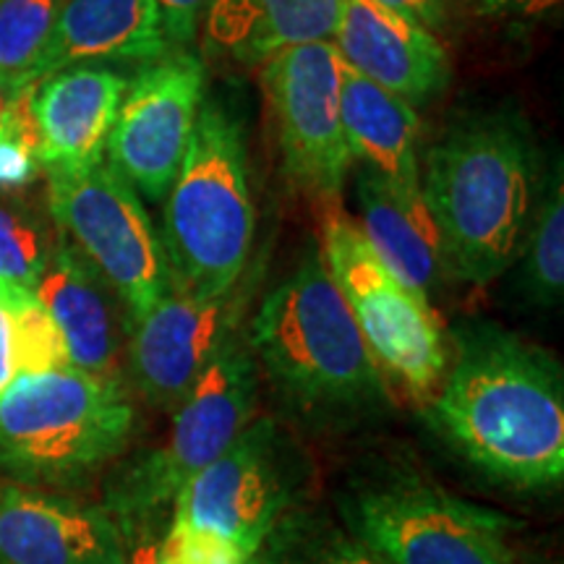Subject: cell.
Instances as JSON below:
<instances>
[{
	"label": "cell",
	"instance_id": "cell-25",
	"mask_svg": "<svg viewBox=\"0 0 564 564\" xmlns=\"http://www.w3.org/2000/svg\"><path fill=\"white\" fill-rule=\"evenodd\" d=\"M11 295L19 335V373H40L58 369V366H70L66 343L37 293L13 285Z\"/></svg>",
	"mask_w": 564,
	"mask_h": 564
},
{
	"label": "cell",
	"instance_id": "cell-27",
	"mask_svg": "<svg viewBox=\"0 0 564 564\" xmlns=\"http://www.w3.org/2000/svg\"><path fill=\"white\" fill-rule=\"evenodd\" d=\"M251 560L249 552L223 535L178 520H171L158 544V564H249Z\"/></svg>",
	"mask_w": 564,
	"mask_h": 564
},
{
	"label": "cell",
	"instance_id": "cell-4",
	"mask_svg": "<svg viewBox=\"0 0 564 564\" xmlns=\"http://www.w3.org/2000/svg\"><path fill=\"white\" fill-rule=\"evenodd\" d=\"M133 426L121 379L76 366L19 373L0 394V468L21 484L76 489L123 455Z\"/></svg>",
	"mask_w": 564,
	"mask_h": 564
},
{
	"label": "cell",
	"instance_id": "cell-18",
	"mask_svg": "<svg viewBox=\"0 0 564 564\" xmlns=\"http://www.w3.org/2000/svg\"><path fill=\"white\" fill-rule=\"evenodd\" d=\"M167 53L154 0H66L32 84L70 66L152 63Z\"/></svg>",
	"mask_w": 564,
	"mask_h": 564
},
{
	"label": "cell",
	"instance_id": "cell-34",
	"mask_svg": "<svg viewBox=\"0 0 564 564\" xmlns=\"http://www.w3.org/2000/svg\"><path fill=\"white\" fill-rule=\"evenodd\" d=\"M19 89H13L11 84H6L3 79H0V118H3V112L9 110V105L13 100V95H17Z\"/></svg>",
	"mask_w": 564,
	"mask_h": 564
},
{
	"label": "cell",
	"instance_id": "cell-16",
	"mask_svg": "<svg viewBox=\"0 0 564 564\" xmlns=\"http://www.w3.org/2000/svg\"><path fill=\"white\" fill-rule=\"evenodd\" d=\"M34 293L66 343L68 364L97 377L118 379L131 316L110 282L63 236L53 243Z\"/></svg>",
	"mask_w": 564,
	"mask_h": 564
},
{
	"label": "cell",
	"instance_id": "cell-20",
	"mask_svg": "<svg viewBox=\"0 0 564 564\" xmlns=\"http://www.w3.org/2000/svg\"><path fill=\"white\" fill-rule=\"evenodd\" d=\"M340 116L352 160L403 192H419V131L413 105L343 63Z\"/></svg>",
	"mask_w": 564,
	"mask_h": 564
},
{
	"label": "cell",
	"instance_id": "cell-9",
	"mask_svg": "<svg viewBox=\"0 0 564 564\" xmlns=\"http://www.w3.org/2000/svg\"><path fill=\"white\" fill-rule=\"evenodd\" d=\"M352 539L387 564H512V520L413 474L358 486L343 502Z\"/></svg>",
	"mask_w": 564,
	"mask_h": 564
},
{
	"label": "cell",
	"instance_id": "cell-32",
	"mask_svg": "<svg viewBox=\"0 0 564 564\" xmlns=\"http://www.w3.org/2000/svg\"><path fill=\"white\" fill-rule=\"evenodd\" d=\"M377 3L429 32L442 30L449 11V0H377Z\"/></svg>",
	"mask_w": 564,
	"mask_h": 564
},
{
	"label": "cell",
	"instance_id": "cell-15",
	"mask_svg": "<svg viewBox=\"0 0 564 564\" xmlns=\"http://www.w3.org/2000/svg\"><path fill=\"white\" fill-rule=\"evenodd\" d=\"M333 45L345 66L408 105L432 100L449 84V55L434 32L377 0H340Z\"/></svg>",
	"mask_w": 564,
	"mask_h": 564
},
{
	"label": "cell",
	"instance_id": "cell-24",
	"mask_svg": "<svg viewBox=\"0 0 564 564\" xmlns=\"http://www.w3.org/2000/svg\"><path fill=\"white\" fill-rule=\"evenodd\" d=\"M53 243L26 209L0 199V280L34 291Z\"/></svg>",
	"mask_w": 564,
	"mask_h": 564
},
{
	"label": "cell",
	"instance_id": "cell-33",
	"mask_svg": "<svg viewBox=\"0 0 564 564\" xmlns=\"http://www.w3.org/2000/svg\"><path fill=\"white\" fill-rule=\"evenodd\" d=\"M129 564H158V544L144 535L139 544H133V549L129 552Z\"/></svg>",
	"mask_w": 564,
	"mask_h": 564
},
{
	"label": "cell",
	"instance_id": "cell-2",
	"mask_svg": "<svg viewBox=\"0 0 564 564\" xmlns=\"http://www.w3.org/2000/svg\"><path fill=\"white\" fill-rule=\"evenodd\" d=\"M539 150L514 108L463 118L426 152L421 192L444 270L486 285L523 253L539 192Z\"/></svg>",
	"mask_w": 564,
	"mask_h": 564
},
{
	"label": "cell",
	"instance_id": "cell-35",
	"mask_svg": "<svg viewBox=\"0 0 564 564\" xmlns=\"http://www.w3.org/2000/svg\"><path fill=\"white\" fill-rule=\"evenodd\" d=\"M249 564H264V562H262V556H253V560H251Z\"/></svg>",
	"mask_w": 564,
	"mask_h": 564
},
{
	"label": "cell",
	"instance_id": "cell-13",
	"mask_svg": "<svg viewBox=\"0 0 564 564\" xmlns=\"http://www.w3.org/2000/svg\"><path fill=\"white\" fill-rule=\"evenodd\" d=\"M241 308L238 288L217 299L173 288L158 306L131 322L126 352L141 398L160 411H173L238 335Z\"/></svg>",
	"mask_w": 564,
	"mask_h": 564
},
{
	"label": "cell",
	"instance_id": "cell-31",
	"mask_svg": "<svg viewBox=\"0 0 564 564\" xmlns=\"http://www.w3.org/2000/svg\"><path fill=\"white\" fill-rule=\"evenodd\" d=\"M11 291L13 285L0 280V394L19 377V335Z\"/></svg>",
	"mask_w": 564,
	"mask_h": 564
},
{
	"label": "cell",
	"instance_id": "cell-30",
	"mask_svg": "<svg viewBox=\"0 0 564 564\" xmlns=\"http://www.w3.org/2000/svg\"><path fill=\"white\" fill-rule=\"evenodd\" d=\"M476 13L505 24H535L562 11L564 0H468Z\"/></svg>",
	"mask_w": 564,
	"mask_h": 564
},
{
	"label": "cell",
	"instance_id": "cell-23",
	"mask_svg": "<svg viewBox=\"0 0 564 564\" xmlns=\"http://www.w3.org/2000/svg\"><path fill=\"white\" fill-rule=\"evenodd\" d=\"M63 6L66 0H0V79L13 89L32 87Z\"/></svg>",
	"mask_w": 564,
	"mask_h": 564
},
{
	"label": "cell",
	"instance_id": "cell-29",
	"mask_svg": "<svg viewBox=\"0 0 564 564\" xmlns=\"http://www.w3.org/2000/svg\"><path fill=\"white\" fill-rule=\"evenodd\" d=\"M212 0H154L171 51H188L199 37Z\"/></svg>",
	"mask_w": 564,
	"mask_h": 564
},
{
	"label": "cell",
	"instance_id": "cell-6",
	"mask_svg": "<svg viewBox=\"0 0 564 564\" xmlns=\"http://www.w3.org/2000/svg\"><path fill=\"white\" fill-rule=\"evenodd\" d=\"M257 392L259 364L236 335L173 408L165 442L141 453L110 484L105 510L121 528L123 539L150 535L154 520L173 512L183 486L249 426Z\"/></svg>",
	"mask_w": 564,
	"mask_h": 564
},
{
	"label": "cell",
	"instance_id": "cell-1",
	"mask_svg": "<svg viewBox=\"0 0 564 564\" xmlns=\"http://www.w3.org/2000/svg\"><path fill=\"white\" fill-rule=\"evenodd\" d=\"M442 440L491 481L554 489L564 478V377L552 352L489 322L455 329L432 398Z\"/></svg>",
	"mask_w": 564,
	"mask_h": 564
},
{
	"label": "cell",
	"instance_id": "cell-7",
	"mask_svg": "<svg viewBox=\"0 0 564 564\" xmlns=\"http://www.w3.org/2000/svg\"><path fill=\"white\" fill-rule=\"evenodd\" d=\"M319 251L382 377L413 400L429 403L449 366L432 301L408 291L379 262L348 215L333 212L324 220Z\"/></svg>",
	"mask_w": 564,
	"mask_h": 564
},
{
	"label": "cell",
	"instance_id": "cell-28",
	"mask_svg": "<svg viewBox=\"0 0 564 564\" xmlns=\"http://www.w3.org/2000/svg\"><path fill=\"white\" fill-rule=\"evenodd\" d=\"M264 564H387L379 560L377 554L369 552L364 544H358L352 535L340 533H324L322 539H314L312 546H306L303 552L293 549L291 554H278V556H264Z\"/></svg>",
	"mask_w": 564,
	"mask_h": 564
},
{
	"label": "cell",
	"instance_id": "cell-22",
	"mask_svg": "<svg viewBox=\"0 0 564 564\" xmlns=\"http://www.w3.org/2000/svg\"><path fill=\"white\" fill-rule=\"evenodd\" d=\"M523 251L525 295L535 306H560L564 295V178L560 154L544 178V194L528 225Z\"/></svg>",
	"mask_w": 564,
	"mask_h": 564
},
{
	"label": "cell",
	"instance_id": "cell-26",
	"mask_svg": "<svg viewBox=\"0 0 564 564\" xmlns=\"http://www.w3.org/2000/svg\"><path fill=\"white\" fill-rule=\"evenodd\" d=\"M32 91L34 84L19 89L0 118V192L30 186L40 171Z\"/></svg>",
	"mask_w": 564,
	"mask_h": 564
},
{
	"label": "cell",
	"instance_id": "cell-11",
	"mask_svg": "<svg viewBox=\"0 0 564 564\" xmlns=\"http://www.w3.org/2000/svg\"><path fill=\"white\" fill-rule=\"evenodd\" d=\"M207 70L192 51H171L147 63L126 84L108 139V165L147 202H165L204 102Z\"/></svg>",
	"mask_w": 564,
	"mask_h": 564
},
{
	"label": "cell",
	"instance_id": "cell-10",
	"mask_svg": "<svg viewBox=\"0 0 564 564\" xmlns=\"http://www.w3.org/2000/svg\"><path fill=\"white\" fill-rule=\"evenodd\" d=\"M340 74L343 58L333 42L285 47L262 63L285 173L322 202H337L352 162L340 116Z\"/></svg>",
	"mask_w": 564,
	"mask_h": 564
},
{
	"label": "cell",
	"instance_id": "cell-19",
	"mask_svg": "<svg viewBox=\"0 0 564 564\" xmlns=\"http://www.w3.org/2000/svg\"><path fill=\"white\" fill-rule=\"evenodd\" d=\"M358 212L366 243L377 259L408 291L432 299L447 270L442 259V241L423 192H403L369 171L356 183Z\"/></svg>",
	"mask_w": 564,
	"mask_h": 564
},
{
	"label": "cell",
	"instance_id": "cell-3",
	"mask_svg": "<svg viewBox=\"0 0 564 564\" xmlns=\"http://www.w3.org/2000/svg\"><path fill=\"white\" fill-rule=\"evenodd\" d=\"M249 350L295 411L350 419L387 405L390 390L348 303L312 243L251 319Z\"/></svg>",
	"mask_w": 564,
	"mask_h": 564
},
{
	"label": "cell",
	"instance_id": "cell-21",
	"mask_svg": "<svg viewBox=\"0 0 564 564\" xmlns=\"http://www.w3.org/2000/svg\"><path fill=\"white\" fill-rule=\"evenodd\" d=\"M340 0H212L204 24L209 45L241 63L308 42H333Z\"/></svg>",
	"mask_w": 564,
	"mask_h": 564
},
{
	"label": "cell",
	"instance_id": "cell-8",
	"mask_svg": "<svg viewBox=\"0 0 564 564\" xmlns=\"http://www.w3.org/2000/svg\"><path fill=\"white\" fill-rule=\"evenodd\" d=\"M45 175L61 236L110 282L137 322L175 288L144 202L105 160L87 167H47Z\"/></svg>",
	"mask_w": 564,
	"mask_h": 564
},
{
	"label": "cell",
	"instance_id": "cell-5",
	"mask_svg": "<svg viewBox=\"0 0 564 564\" xmlns=\"http://www.w3.org/2000/svg\"><path fill=\"white\" fill-rule=\"evenodd\" d=\"M162 246L173 285L199 299L236 291L249 264L257 212L241 121L204 100L186 158L165 196Z\"/></svg>",
	"mask_w": 564,
	"mask_h": 564
},
{
	"label": "cell",
	"instance_id": "cell-14",
	"mask_svg": "<svg viewBox=\"0 0 564 564\" xmlns=\"http://www.w3.org/2000/svg\"><path fill=\"white\" fill-rule=\"evenodd\" d=\"M0 564H129V546L105 507L0 478Z\"/></svg>",
	"mask_w": 564,
	"mask_h": 564
},
{
	"label": "cell",
	"instance_id": "cell-17",
	"mask_svg": "<svg viewBox=\"0 0 564 564\" xmlns=\"http://www.w3.org/2000/svg\"><path fill=\"white\" fill-rule=\"evenodd\" d=\"M126 84L118 70L105 66H70L34 84L32 118L42 171L105 160Z\"/></svg>",
	"mask_w": 564,
	"mask_h": 564
},
{
	"label": "cell",
	"instance_id": "cell-12",
	"mask_svg": "<svg viewBox=\"0 0 564 564\" xmlns=\"http://www.w3.org/2000/svg\"><path fill=\"white\" fill-rule=\"evenodd\" d=\"M282 440L272 421L249 426L183 486L171 520L204 528L251 556L262 554L291 499Z\"/></svg>",
	"mask_w": 564,
	"mask_h": 564
}]
</instances>
